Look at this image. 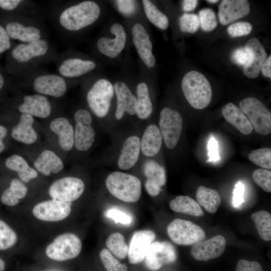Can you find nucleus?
Instances as JSON below:
<instances>
[{"label":"nucleus","mask_w":271,"mask_h":271,"mask_svg":"<svg viewBox=\"0 0 271 271\" xmlns=\"http://www.w3.org/2000/svg\"><path fill=\"white\" fill-rule=\"evenodd\" d=\"M50 127L57 134L61 149L71 150L74 146V130L68 120L64 117L55 118L51 121Z\"/></svg>","instance_id":"obj_29"},{"label":"nucleus","mask_w":271,"mask_h":271,"mask_svg":"<svg viewBox=\"0 0 271 271\" xmlns=\"http://www.w3.org/2000/svg\"><path fill=\"white\" fill-rule=\"evenodd\" d=\"M74 118L76 122L74 131V145L80 151H88L95 140V132L92 126L90 112L84 108L75 111Z\"/></svg>","instance_id":"obj_13"},{"label":"nucleus","mask_w":271,"mask_h":271,"mask_svg":"<svg viewBox=\"0 0 271 271\" xmlns=\"http://www.w3.org/2000/svg\"><path fill=\"white\" fill-rule=\"evenodd\" d=\"M221 113L225 119L242 134L248 135L252 132L253 127L248 117L234 104H226L222 108Z\"/></svg>","instance_id":"obj_28"},{"label":"nucleus","mask_w":271,"mask_h":271,"mask_svg":"<svg viewBox=\"0 0 271 271\" xmlns=\"http://www.w3.org/2000/svg\"><path fill=\"white\" fill-rule=\"evenodd\" d=\"M207 2L209 3H216L217 2H218V1L217 0H208V1H206Z\"/></svg>","instance_id":"obj_60"},{"label":"nucleus","mask_w":271,"mask_h":271,"mask_svg":"<svg viewBox=\"0 0 271 271\" xmlns=\"http://www.w3.org/2000/svg\"><path fill=\"white\" fill-rule=\"evenodd\" d=\"M252 25L247 22H241L234 23L227 28L228 34L232 37L246 36L252 30Z\"/></svg>","instance_id":"obj_47"},{"label":"nucleus","mask_w":271,"mask_h":271,"mask_svg":"<svg viewBox=\"0 0 271 271\" xmlns=\"http://www.w3.org/2000/svg\"><path fill=\"white\" fill-rule=\"evenodd\" d=\"M239 108L247 116L258 133L266 135L271 132V113L258 99L249 97L242 100Z\"/></svg>","instance_id":"obj_9"},{"label":"nucleus","mask_w":271,"mask_h":271,"mask_svg":"<svg viewBox=\"0 0 271 271\" xmlns=\"http://www.w3.org/2000/svg\"><path fill=\"white\" fill-rule=\"evenodd\" d=\"M137 117L142 120L148 118L153 111V104L150 96L148 86L145 82H141L136 88Z\"/></svg>","instance_id":"obj_36"},{"label":"nucleus","mask_w":271,"mask_h":271,"mask_svg":"<svg viewBox=\"0 0 271 271\" xmlns=\"http://www.w3.org/2000/svg\"><path fill=\"white\" fill-rule=\"evenodd\" d=\"M113 87L116 97L115 118L120 120L125 113L131 115L136 114L137 98L128 86L124 82L117 81L114 83Z\"/></svg>","instance_id":"obj_22"},{"label":"nucleus","mask_w":271,"mask_h":271,"mask_svg":"<svg viewBox=\"0 0 271 271\" xmlns=\"http://www.w3.org/2000/svg\"><path fill=\"white\" fill-rule=\"evenodd\" d=\"M171 209L176 212L194 216H202L204 212L195 200L188 196L179 195L170 202Z\"/></svg>","instance_id":"obj_35"},{"label":"nucleus","mask_w":271,"mask_h":271,"mask_svg":"<svg viewBox=\"0 0 271 271\" xmlns=\"http://www.w3.org/2000/svg\"><path fill=\"white\" fill-rule=\"evenodd\" d=\"M110 32L114 35V39L101 37L96 43V47L102 54L115 58L124 48L126 35L123 27L118 23L113 24L111 26Z\"/></svg>","instance_id":"obj_17"},{"label":"nucleus","mask_w":271,"mask_h":271,"mask_svg":"<svg viewBox=\"0 0 271 271\" xmlns=\"http://www.w3.org/2000/svg\"><path fill=\"white\" fill-rule=\"evenodd\" d=\"M115 3L119 12L125 16H131L136 10V2L134 1L118 0Z\"/></svg>","instance_id":"obj_49"},{"label":"nucleus","mask_w":271,"mask_h":271,"mask_svg":"<svg viewBox=\"0 0 271 271\" xmlns=\"http://www.w3.org/2000/svg\"><path fill=\"white\" fill-rule=\"evenodd\" d=\"M34 166L41 173L49 176L51 173H58L64 168L61 159L53 151L45 150L34 162Z\"/></svg>","instance_id":"obj_31"},{"label":"nucleus","mask_w":271,"mask_h":271,"mask_svg":"<svg viewBox=\"0 0 271 271\" xmlns=\"http://www.w3.org/2000/svg\"><path fill=\"white\" fill-rule=\"evenodd\" d=\"M163 141L159 127L155 124H149L140 139L141 152L148 158L157 155L161 149Z\"/></svg>","instance_id":"obj_27"},{"label":"nucleus","mask_w":271,"mask_h":271,"mask_svg":"<svg viewBox=\"0 0 271 271\" xmlns=\"http://www.w3.org/2000/svg\"><path fill=\"white\" fill-rule=\"evenodd\" d=\"M82 242L80 239L72 233L58 236L46 248L47 256L56 261H64L77 257L80 253Z\"/></svg>","instance_id":"obj_11"},{"label":"nucleus","mask_w":271,"mask_h":271,"mask_svg":"<svg viewBox=\"0 0 271 271\" xmlns=\"http://www.w3.org/2000/svg\"><path fill=\"white\" fill-rule=\"evenodd\" d=\"M260 238L264 241L271 239V215L265 210L256 212L251 215Z\"/></svg>","instance_id":"obj_38"},{"label":"nucleus","mask_w":271,"mask_h":271,"mask_svg":"<svg viewBox=\"0 0 271 271\" xmlns=\"http://www.w3.org/2000/svg\"><path fill=\"white\" fill-rule=\"evenodd\" d=\"M108 191L116 198L126 202H136L142 194V183L136 176L120 171L109 174L105 180Z\"/></svg>","instance_id":"obj_6"},{"label":"nucleus","mask_w":271,"mask_h":271,"mask_svg":"<svg viewBox=\"0 0 271 271\" xmlns=\"http://www.w3.org/2000/svg\"><path fill=\"white\" fill-rule=\"evenodd\" d=\"M199 15L200 26L204 31H212L217 27L216 15L212 10L209 8L202 9L200 11Z\"/></svg>","instance_id":"obj_45"},{"label":"nucleus","mask_w":271,"mask_h":271,"mask_svg":"<svg viewBox=\"0 0 271 271\" xmlns=\"http://www.w3.org/2000/svg\"><path fill=\"white\" fill-rule=\"evenodd\" d=\"M106 245L109 250L120 259L126 257L128 248L123 235L119 232L111 234L107 239Z\"/></svg>","instance_id":"obj_40"},{"label":"nucleus","mask_w":271,"mask_h":271,"mask_svg":"<svg viewBox=\"0 0 271 271\" xmlns=\"http://www.w3.org/2000/svg\"><path fill=\"white\" fill-rule=\"evenodd\" d=\"M0 9L13 14L39 17V7L32 1L0 0Z\"/></svg>","instance_id":"obj_32"},{"label":"nucleus","mask_w":271,"mask_h":271,"mask_svg":"<svg viewBox=\"0 0 271 271\" xmlns=\"http://www.w3.org/2000/svg\"><path fill=\"white\" fill-rule=\"evenodd\" d=\"M3 26L11 39L27 43L48 39L47 29L39 17L13 14Z\"/></svg>","instance_id":"obj_3"},{"label":"nucleus","mask_w":271,"mask_h":271,"mask_svg":"<svg viewBox=\"0 0 271 271\" xmlns=\"http://www.w3.org/2000/svg\"><path fill=\"white\" fill-rule=\"evenodd\" d=\"M101 13L99 5L95 1H83L74 4L55 6L52 17L57 29L62 34L82 30L94 24Z\"/></svg>","instance_id":"obj_2"},{"label":"nucleus","mask_w":271,"mask_h":271,"mask_svg":"<svg viewBox=\"0 0 271 271\" xmlns=\"http://www.w3.org/2000/svg\"><path fill=\"white\" fill-rule=\"evenodd\" d=\"M184 95L190 105L201 109L210 103L212 90L208 79L201 73L190 71L184 76L181 83Z\"/></svg>","instance_id":"obj_5"},{"label":"nucleus","mask_w":271,"mask_h":271,"mask_svg":"<svg viewBox=\"0 0 271 271\" xmlns=\"http://www.w3.org/2000/svg\"><path fill=\"white\" fill-rule=\"evenodd\" d=\"M155 237V233L150 230L137 231L133 233L127 253L130 263H138L145 259L148 250Z\"/></svg>","instance_id":"obj_19"},{"label":"nucleus","mask_w":271,"mask_h":271,"mask_svg":"<svg viewBox=\"0 0 271 271\" xmlns=\"http://www.w3.org/2000/svg\"><path fill=\"white\" fill-rule=\"evenodd\" d=\"M196 196L198 203L211 213L216 212L221 202V196L216 190L205 186L198 187Z\"/></svg>","instance_id":"obj_34"},{"label":"nucleus","mask_w":271,"mask_h":271,"mask_svg":"<svg viewBox=\"0 0 271 271\" xmlns=\"http://www.w3.org/2000/svg\"><path fill=\"white\" fill-rule=\"evenodd\" d=\"M5 267V262L0 258V271H4Z\"/></svg>","instance_id":"obj_59"},{"label":"nucleus","mask_w":271,"mask_h":271,"mask_svg":"<svg viewBox=\"0 0 271 271\" xmlns=\"http://www.w3.org/2000/svg\"><path fill=\"white\" fill-rule=\"evenodd\" d=\"M250 6L246 0H223L218 7V18L222 25H226L247 15Z\"/></svg>","instance_id":"obj_25"},{"label":"nucleus","mask_w":271,"mask_h":271,"mask_svg":"<svg viewBox=\"0 0 271 271\" xmlns=\"http://www.w3.org/2000/svg\"><path fill=\"white\" fill-rule=\"evenodd\" d=\"M179 26L183 32L195 33L200 26L199 18L195 14H184L179 19Z\"/></svg>","instance_id":"obj_44"},{"label":"nucleus","mask_w":271,"mask_h":271,"mask_svg":"<svg viewBox=\"0 0 271 271\" xmlns=\"http://www.w3.org/2000/svg\"><path fill=\"white\" fill-rule=\"evenodd\" d=\"M71 211L70 203L52 199L37 204L33 209L37 219L48 222H56L65 219Z\"/></svg>","instance_id":"obj_16"},{"label":"nucleus","mask_w":271,"mask_h":271,"mask_svg":"<svg viewBox=\"0 0 271 271\" xmlns=\"http://www.w3.org/2000/svg\"><path fill=\"white\" fill-rule=\"evenodd\" d=\"M271 55L266 59L260 68L261 72L263 76L271 78Z\"/></svg>","instance_id":"obj_55"},{"label":"nucleus","mask_w":271,"mask_h":271,"mask_svg":"<svg viewBox=\"0 0 271 271\" xmlns=\"http://www.w3.org/2000/svg\"><path fill=\"white\" fill-rule=\"evenodd\" d=\"M17 78L20 80L22 85L28 86L37 94L46 96L59 98L65 94L67 89V79L43 68Z\"/></svg>","instance_id":"obj_4"},{"label":"nucleus","mask_w":271,"mask_h":271,"mask_svg":"<svg viewBox=\"0 0 271 271\" xmlns=\"http://www.w3.org/2000/svg\"><path fill=\"white\" fill-rule=\"evenodd\" d=\"M250 161L263 169H271V149L262 148L253 150L248 155Z\"/></svg>","instance_id":"obj_41"},{"label":"nucleus","mask_w":271,"mask_h":271,"mask_svg":"<svg viewBox=\"0 0 271 271\" xmlns=\"http://www.w3.org/2000/svg\"><path fill=\"white\" fill-rule=\"evenodd\" d=\"M7 130L6 128L0 125V153L5 149V145L3 142V139L6 136Z\"/></svg>","instance_id":"obj_57"},{"label":"nucleus","mask_w":271,"mask_h":271,"mask_svg":"<svg viewBox=\"0 0 271 271\" xmlns=\"http://www.w3.org/2000/svg\"><path fill=\"white\" fill-rule=\"evenodd\" d=\"M208 162H216L220 159L218 154V144L213 137H211L208 142Z\"/></svg>","instance_id":"obj_53"},{"label":"nucleus","mask_w":271,"mask_h":271,"mask_svg":"<svg viewBox=\"0 0 271 271\" xmlns=\"http://www.w3.org/2000/svg\"><path fill=\"white\" fill-rule=\"evenodd\" d=\"M27 191V187L22 181L16 178L13 179L10 187L2 194L1 201L6 205L15 206L19 203V199L26 195Z\"/></svg>","instance_id":"obj_37"},{"label":"nucleus","mask_w":271,"mask_h":271,"mask_svg":"<svg viewBox=\"0 0 271 271\" xmlns=\"http://www.w3.org/2000/svg\"><path fill=\"white\" fill-rule=\"evenodd\" d=\"M34 118L32 115L22 113L19 123L12 130L11 136L16 140L27 145L35 142L37 134L33 127Z\"/></svg>","instance_id":"obj_30"},{"label":"nucleus","mask_w":271,"mask_h":271,"mask_svg":"<svg viewBox=\"0 0 271 271\" xmlns=\"http://www.w3.org/2000/svg\"><path fill=\"white\" fill-rule=\"evenodd\" d=\"M142 3L146 16L149 21L160 29H167L169 26L168 17L152 2L144 0Z\"/></svg>","instance_id":"obj_39"},{"label":"nucleus","mask_w":271,"mask_h":271,"mask_svg":"<svg viewBox=\"0 0 271 271\" xmlns=\"http://www.w3.org/2000/svg\"><path fill=\"white\" fill-rule=\"evenodd\" d=\"M244 48L249 54V59L243 66V73L249 78H255L258 76L261 66L267 58V54L256 38L250 39Z\"/></svg>","instance_id":"obj_23"},{"label":"nucleus","mask_w":271,"mask_h":271,"mask_svg":"<svg viewBox=\"0 0 271 271\" xmlns=\"http://www.w3.org/2000/svg\"><path fill=\"white\" fill-rule=\"evenodd\" d=\"M225 246L224 237L216 235L193 245L191 254L196 260L207 261L219 257L224 252Z\"/></svg>","instance_id":"obj_18"},{"label":"nucleus","mask_w":271,"mask_h":271,"mask_svg":"<svg viewBox=\"0 0 271 271\" xmlns=\"http://www.w3.org/2000/svg\"><path fill=\"white\" fill-rule=\"evenodd\" d=\"M18 110L21 113L45 118L51 114L52 105L46 96L39 94H28L22 97Z\"/></svg>","instance_id":"obj_21"},{"label":"nucleus","mask_w":271,"mask_h":271,"mask_svg":"<svg viewBox=\"0 0 271 271\" xmlns=\"http://www.w3.org/2000/svg\"><path fill=\"white\" fill-rule=\"evenodd\" d=\"M5 165L16 171L20 179L24 182H28L38 176L37 171L31 168L25 159L20 155H13L8 158Z\"/></svg>","instance_id":"obj_33"},{"label":"nucleus","mask_w":271,"mask_h":271,"mask_svg":"<svg viewBox=\"0 0 271 271\" xmlns=\"http://www.w3.org/2000/svg\"><path fill=\"white\" fill-rule=\"evenodd\" d=\"M159 129L163 140L168 149H174L180 138L183 126V119L180 113L169 107L161 111Z\"/></svg>","instance_id":"obj_12"},{"label":"nucleus","mask_w":271,"mask_h":271,"mask_svg":"<svg viewBox=\"0 0 271 271\" xmlns=\"http://www.w3.org/2000/svg\"><path fill=\"white\" fill-rule=\"evenodd\" d=\"M132 40L138 53L148 68L154 66L156 59L152 52L153 45L145 27L137 23L131 29Z\"/></svg>","instance_id":"obj_20"},{"label":"nucleus","mask_w":271,"mask_h":271,"mask_svg":"<svg viewBox=\"0 0 271 271\" xmlns=\"http://www.w3.org/2000/svg\"><path fill=\"white\" fill-rule=\"evenodd\" d=\"M99 255L106 271H127V266L115 259L107 249H102Z\"/></svg>","instance_id":"obj_43"},{"label":"nucleus","mask_w":271,"mask_h":271,"mask_svg":"<svg viewBox=\"0 0 271 271\" xmlns=\"http://www.w3.org/2000/svg\"><path fill=\"white\" fill-rule=\"evenodd\" d=\"M198 1L196 0H184L182 2V9L185 12L193 11L197 7Z\"/></svg>","instance_id":"obj_56"},{"label":"nucleus","mask_w":271,"mask_h":271,"mask_svg":"<svg viewBox=\"0 0 271 271\" xmlns=\"http://www.w3.org/2000/svg\"><path fill=\"white\" fill-rule=\"evenodd\" d=\"M231 59L235 64L244 66L249 61V54L244 47L238 48L232 52Z\"/></svg>","instance_id":"obj_51"},{"label":"nucleus","mask_w":271,"mask_h":271,"mask_svg":"<svg viewBox=\"0 0 271 271\" xmlns=\"http://www.w3.org/2000/svg\"><path fill=\"white\" fill-rule=\"evenodd\" d=\"M255 183L264 191L271 192V171L265 169H258L252 173Z\"/></svg>","instance_id":"obj_46"},{"label":"nucleus","mask_w":271,"mask_h":271,"mask_svg":"<svg viewBox=\"0 0 271 271\" xmlns=\"http://www.w3.org/2000/svg\"><path fill=\"white\" fill-rule=\"evenodd\" d=\"M105 215L113 219L115 223L128 225L131 222V217L128 215L117 209L111 208L107 210Z\"/></svg>","instance_id":"obj_48"},{"label":"nucleus","mask_w":271,"mask_h":271,"mask_svg":"<svg viewBox=\"0 0 271 271\" xmlns=\"http://www.w3.org/2000/svg\"><path fill=\"white\" fill-rule=\"evenodd\" d=\"M10 71L16 77L22 76L54 62L58 52L48 39L27 43H20L10 49Z\"/></svg>","instance_id":"obj_1"},{"label":"nucleus","mask_w":271,"mask_h":271,"mask_svg":"<svg viewBox=\"0 0 271 271\" xmlns=\"http://www.w3.org/2000/svg\"><path fill=\"white\" fill-rule=\"evenodd\" d=\"M5 83V78L3 74L0 72V90L3 88Z\"/></svg>","instance_id":"obj_58"},{"label":"nucleus","mask_w":271,"mask_h":271,"mask_svg":"<svg viewBox=\"0 0 271 271\" xmlns=\"http://www.w3.org/2000/svg\"><path fill=\"white\" fill-rule=\"evenodd\" d=\"M245 187L241 181H238L235 185L233 191L232 205L234 207H238L244 202V194Z\"/></svg>","instance_id":"obj_50"},{"label":"nucleus","mask_w":271,"mask_h":271,"mask_svg":"<svg viewBox=\"0 0 271 271\" xmlns=\"http://www.w3.org/2000/svg\"><path fill=\"white\" fill-rule=\"evenodd\" d=\"M54 63L57 73L67 80L82 77L96 67L93 60L73 56L68 51L59 52Z\"/></svg>","instance_id":"obj_8"},{"label":"nucleus","mask_w":271,"mask_h":271,"mask_svg":"<svg viewBox=\"0 0 271 271\" xmlns=\"http://www.w3.org/2000/svg\"><path fill=\"white\" fill-rule=\"evenodd\" d=\"M114 93L113 85L106 79H99L90 86L86 99L88 107L97 117L103 118L107 115Z\"/></svg>","instance_id":"obj_7"},{"label":"nucleus","mask_w":271,"mask_h":271,"mask_svg":"<svg viewBox=\"0 0 271 271\" xmlns=\"http://www.w3.org/2000/svg\"><path fill=\"white\" fill-rule=\"evenodd\" d=\"M17 241L15 231L0 219V250H6L15 245Z\"/></svg>","instance_id":"obj_42"},{"label":"nucleus","mask_w":271,"mask_h":271,"mask_svg":"<svg viewBox=\"0 0 271 271\" xmlns=\"http://www.w3.org/2000/svg\"><path fill=\"white\" fill-rule=\"evenodd\" d=\"M177 253L169 242L155 241L152 243L145 257L147 267L152 270L160 269L164 264L175 262Z\"/></svg>","instance_id":"obj_15"},{"label":"nucleus","mask_w":271,"mask_h":271,"mask_svg":"<svg viewBox=\"0 0 271 271\" xmlns=\"http://www.w3.org/2000/svg\"><path fill=\"white\" fill-rule=\"evenodd\" d=\"M235 271H263V270L260 264L258 262L241 259L237 262Z\"/></svg>","instance_id":"obj_52"},{"label":"nucleus","mask_w":271,"mask_h":271,"mask_svg":"<svg viewBox=\"0 0 271 271\" xmlns=\"http://www.w3.org/2000/svg\"><path fill=\"white\" fill-rule=\"evenodd\" d=\"M141 154L140 139L136 135L127 137L123 142L117 159L118 168L128 170L138 162Z\"/></svg>","instance_id":"obj_26"},{"label":"nucleus","mask_w":271,"mask_h":271,"mask_svg":"<svg viewBox=\"0 0 271 271\" xmlns=\"http://www.w3.org/2000/svg\"><path fill=\"white\" fill-rule=\"evenodd\" d=\"M167 232L174 243L181 245H194L206 237L205 231L199 225L179 218L174 219L169 224Z\"/></svg>","instance_id":"obj_10"},{"label":"nucleus","mask_w":271,"mask_h":271,"mask_svg":"<svg viewBox=\"0 0 271 271\" xmlns=\"http://www.w3.org/2000/svg\"><path fill=\"white\" fill-rule=\"evenodd\" d=\"M13 46L5 29L0 24V54L10 50Z\"/></svg>","instance_id":"obj_54"},{"label":"nucleus","mask_w":271,"mask_h":271,"mask_svg":"<svg viewBox=\"0 0 271 271\" xmlns=\"http://www.w3.org/2000/svg\"><path fill=\"white\" fill-rule=\"evenodd\" d=\"M143 171L147 178L145 183L147 192L151 196L158 195L162 187L166 184L164 168L154 160H148L144 165Z\"/></svg>","instance_id":"obj_24"},{"label":"nucleus","mask_w":271,"mask_h":271,"mask_svg":"<svg viewBox=\"0 0 271 271\" xmlns=\"http://www.w3.org/2000/svg\"><path fill=\"white\" fill-rule=\"evenodd\" d=\"M84 189V183L80 179L66 177L54 182L49 188V194L53 199L70 203L79 198Z\"/></svg>","instance_id":"obj_14"}]
</instances>
